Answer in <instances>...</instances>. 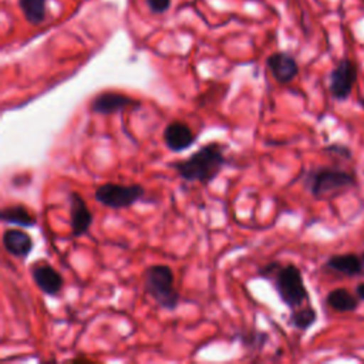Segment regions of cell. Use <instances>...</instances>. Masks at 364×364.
Returning a JSON list of instances; mask_svg holds the SVG:
<instances>
[{
  "label": "cell",
  "mask_w": 364,
  "mask_h": 364,
  "mask_svg": "<svg viewBox=\"0 0 364 364\" xmlns=\"http://www.w3.org/2000/svg\"><path fill=\"white\" fill-rule=\"evenodd\" d=\"M226 164L228 159L225 156V145L219 142H209L202 145L188 158L171 162L169 166L181 179L186 182L209 185L213 179H216Z\"/></svg>",
  "instance_id": "obj_1"
},
{
  "label": "cell",
  "mask_w": 364,
  "mask_h": 364,
  "mask_svg": "<svg viewBox=\"0 0 364 364\" xmlns=\"http://www.w3.org/2000/svg\"><path fill=\"white\" fill-rule=\"evenodd\" d=\"M259 276L272 283L279 299L290 310L301 307L309 301V290L306 289L303 274L296 264H283L279 260H273L262 266Z\"/></svg>",
  "instance_id": "obj_2"
},
{
  "label": "cell",
  "mask_w": 364,
  "mask_h": 364,
  "mask_svg": "<svg viewBox=\"0 0 364 364\" xmlns=\"http://www.w3.org/2000/svg\"><path fill=\"white\" fill-rule=\"evenodd\" d=\"M144 290L159 309L175 310L181 294L175 287V274L168 264H152L144 272Z\"/></svg>",
  "instance_id": "obj_3"
},
{
  "label": "cell",
  "mask_w": 364,
  "mask_h": 364,
  "mask_svg": "<svg viewBox=\"0 0 364 364\" xmlns=\"http://www.w3.org/2000/svg\"><path fill=\"white\" fill-rule=\"evenodd\" d=\"M304 185L316 199H324L354 186L355 178L353 173L343 169L318 166L307 172L304 178Z\"/></svg>",
  "instance_id": "obj_4"
},
{
  "label": "cell",
  "mask_w": 364,
  "mask_h": 364,
  "mask_svg": "<svg viewBox=\"0 0 364 364\" xmlns=\"http://www.w3.org/2000/svg\"><path fill=\"white\" fill-rule=\"evenodd\" d=\"M144 195H145V188L139 183L122 185V183L107 182L100 185L95 189L94 198L102 206H107L111 209H125V208H131L134 203L142 199Z\"/></svg>",
  "instance_id": "obj_5"
},
{
  "label": "cell",
  "mask_w": 364,
  "mask_h": 364,
  "mask_svg": "<svg viewBox=\"0 0 364 364\" xmlns=\"http://www.w3.org/2000/svg\"><path fill=\"white\" fill-rule=\"evenodd\" d=\"M357 81V65L350 58H341L330 73V94L337 101H346Z\"/></svg>",
  "instance_id": "obj_6"
},
{
  "label": "cell",
  "mask_w": 364,
  "mask_h": 364,
  "mask_svg": "<svg viewBox=\"0 0 364 364\" xmlns=\"http://www.w3.org/2000/svg\"><path fill=\"white\" fill-rule=\"evenodd\" d=\"M141 102L127 94L117 91H101L90 101V111L100 115L122 112L128 108H139Z\"/></svg>",
  "instance_id": "obj_7"
},
{
  "label": "cell",
  "mask_w": 364,
  "mask_h": 364,
  "mask_svg": "<svg viewBox=\"0 0 364 364\" xmlns=\"http://www.w3.org/2000/svg\"><path fill=\"white\" fill-rule=\"evenodd\" d=\"M68 215L73 237H80L90 232L94 216L84 198L75 191H71L68 193Z\"/></svg>",
  "instance_id": "obj_8"
},
{
  "label": "cell",
  "mask_w": 364,
  "mask_h": 364,
  "mask_svg": "<svg viewBox=\"0 0 364 364\" xmlns=\"http://www.w3.org/2000/svg\"><path fill=\"white\" fill-rule=\"evenodd\" d=\"M30 273L34 284L50 297L58 296L64 287V277L47 260L36 262L31 266Z\"/></svg>",
  "instance_id": "obj_9"
},
{
  "label": "cell",
  "mask_w": 364,
  "mask_h": 364,
  "mask_svg": "<svg viewBox=\"0 0 364 364\" xmlns=\"http://www.w3.org/2000/svg\"><path fill=\"white\" fill-rule=\"evenodd\" d=\"M162 136L166 148L171 152H176V154L191 148L198 141V136L192 131V128L186 122L178 121V119L166 124Z\"/></svg>",
  "instance_id": "obj_10"
},
{
  "label": "cell",
  "mask_w": 364,
  "mask_h": 364,
  "mask_svg": "<svg viewBox=\"0 0 364 364\" xmlns=\"http://www.w3.org/2000/svg\"><path fill=\"white\" fill-rule=\"evenodd\" d=\"M266 65L273 78L280 84L291 82L299 74V64L296 58L286 51H276L270 54L266 60Z\"/></svg>",
  "instance_id": "obj_11"
},
{
  "label": "cell",
  "mask_w": 364,
  "mask_h": 364,
  "mask_svg": "<svg viewBox=\"0 0 364 364\" xmlns=\"http://www.w3.org/2000/svg\"><path fill=\"white\" fill-rule=\"evenodd\" d=\"M1 242L6 252L18 259H26L31 253L34 246L31 236L23 229H17V228L6 229L3 232Z\"/></svg>",
  "instance_id": "obj_12"
},
{
  "label": "cell",
  "mask_w": 364,
  "mask_h": 364,
  "mask_svg": "<svg viewBox=\"0 0 364 364\" xmlns=\"http://www.w3.org/2000/svg\"><path fill=\"white\" fill-rule=\"evenodd\" d=\"M0 219L7 225H16L18 228H33L37 225L36 218L21 203L4 206L0 210Z\"/></svg>",
  "instance_id": "obj_13"
},
{
  "label": "cell",
  "mask_w": 364,
  "mask_h": 364,
  "mask_svg": "<svg viewBox=\"0 0 364 364\" xmlns=\"http://www.w3.org/2000/svg\"><path fill=\"white\" fill-rule=\"evenodd\" d=\"M363 260L354 253L333 255L326 260V267L344 276H355L361 272Z\"/></svg>",
  "instance_id": "obj_14"
},
{
  "label": "cell",
  "mask_w": 364,
  "mask_h": 364,
  "mask_svg": "<svg viewBox=\"0 0 364 364\" xmlns=\"http://www.w3.org/2000/svg\"><path fill=\"white\" fill-rule=\"evenodd\" d=\"M326 303L336 311H355L358 307V300L346 289H334L328 291L326 297Z\"/></svg>",
  "instance_id": "obj_15"
},
{
  "label": "cell",
  "mask_w": 364,
  "mask_h": 364,
  "mask_svg": "<svg viewBox=\"0 0 364 364\" xmlns=\"http://www.w3.org/2000/svg\"><path fill=\"white\" fill-rule=\"evenodd\" d=\"M17 3L27 23L38 26L46 20L47 0H17Z\"/></svg>",
  "instance_id": "obj_16"
},
{
  "label": "cell",
  "mask_w": 364,
  "mask_h": 364,
  "mask_svg": "<svg viewBox=\"0 0 364 364\" xmlns=\"http://www.w3.org/2000/svg\"><path fill=\"white\" fill-rule=\"evenodd\" d=\"M317 321V311L310 304L290 310L289 323L291 327L300 331L309 330Z\"/></svg>",
  "instance_id": "obj_17"
},
{
  "label": "cell",
  "mask_w": 364,
  "mask_h": 364,
  "mask_svg": "<svg viewBox=\"0 0 364 364\" xmlns=\"http://www.w3.org/2000/svg\"><path fill=\"white\" fill-rule=\"evenodd\" d=\"M266 340H267V334L266 333H259V331L249 333L246 337H242V343L245 346H249L250 348H253L255 344H257L260 348H263Z\"/></svg>",
  "instance_id": "obj_18"
},
{
  "label": "cell",
  "mask_w": 364,
  "mask_h": 364,
  "mask_svg": "<svg viewBox=\"0 0 364 364\" xmlns=\"http://www.w3.org/2000/svg\"><path fill=\"white\" fill-rule=\"evenodd\" d=\"M172 0H146V6L152 14H164L171 9Z\"/></svg>",
  "instance_id": "obj_19"
},
{
  "label": "cell",
  "mask_w": 364,
  "mask_h": 364,
  "mask_svg": "<svg viewBox=\"0 0 364 364\" xmlns=\"http://www.w3.org/2000/svg\"><path fill=\"white\" fill-rule=\"evenodd\" d=\"M324 151L331 152V154H337V155H343L344 158H350V156H351V151H350V148L346 146V145L331 144V145H327V146L324 148Z\"/></svg>",
  "instance_id": "obj_20"
},
{
  "label": "cell",
  "mask_w": 364,
  "mask_h": 364,
  "mask_svg": "<svg viewBox=\"0 0 364 364\" xmlns=\"http://www.w3.org/2000/svg\"><path fill=\"white\" fill-rule=\"evenodd\" d=\"M355 293H357V297L364 301V283H360V284L355 287Z\"/></svg>",
  "instance_id": "obj_21"
},
{
  "label": "cell",
  "mask_w": 364,
  "mask_h": 364,
  "mask_svg": "<svg viewBox=\"0 0 364 364\" xmlns=\"http://www.w3.org/2000/svg\"><path fill=\"white\" fill-rule=\"evenodd\" d=\"M361 260H363V264H364V253H363V259Z\"/></svg>",
  "instance_id": "obj_22"
}]
</instances>
